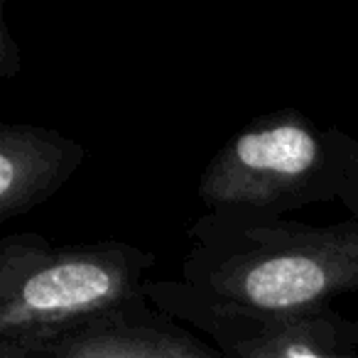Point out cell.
<instances>
[{
  "mask_svg": "<svg viewBox=\"0 0 358 358\" xmlns=\"http://www.w3.org/2000/svg\"><path fill=\"white\" fill-rule=\"evenodd\" d=\"M182 282L253 309H309L358 294V214L331 224L209 211L187 229Z\"/></svg>",
  "mask_w": 358,
  "mask_h": 358,
  "instance_id": "cell-1",
  "label": "cell"
},
{
  "mask_svg": "<svg viewBox=\"0 0 358 358\" xmlns=\"http://www.w3.org/2000/svg\"><path fill=\"white\" fill-rule=\"evenodd\" d=\"M79 140L30 123L0 125V221L27 216L45 204L84 164Z\"/></svg>",
  "mask_w": 358,
  "mask_h": 358,
  "instance_id": "cell-6",
  "label": "cell"
},
{
  "mask_svg": "<svg viewBox=\"0 0 358 358\" xmlns=\"http://www.w3.org/2000/svg\"><path fill=\"white\" fill-rule=\"evenodd\" d=\"M159 255L123 241L52 245L45 236L0 241V358H37L40 348L113 309L148 299Z\"/></svg>",
  "mask_w": 358,
  "mask_h": 358,
  "instance_id": "cell-2",
  "label": "cell"
},
{
  "mask_svg": "<svg viewBox=\"0 0 358 358\" xmlns=\"http://www.w3.org/2000/svg\"><path fill=\"white\" fill-rule=\"evenodd\" d=\"M155 309L211 338L224 358H358V319L331 304L309 309H253L189 287L150 280Z\"/></svg>",
  "mask_w": 358,
  "mask_h": 358,
  "instance_id": "cell-4",
  "label": "cell"
},
{
  "mask_svg": "<svg viewBox=\"0 0 358 358\" xmlns=\"http://www.w3.org/2000/svg\"><path fill=\"white\" fill-rule=\"evenodd\" d=\"M196 196L204 214L287 216L317 204L358 214V138L297 108L255 115L214 152Z\"/></svg>",
  "mask_w": 358,
  "mask_h": 358,
  "instance_id": "cell-3",
  "label": "cell"
},
{
  "mask_svg": "<svg viewBox=\"0 0 358 358\" xmlns=\"http://www.w3.org/2000/svg\"><path fill=\"white\" fill-rule=\"evenodd\" d=\"M20 47L13 40L8 17L3 13V17H0V79L8 81L13 76H17L20 74Z\"/></svg>",
  "mask_w": 358,
  "mask_h": 358,
  "instance_id": "cell-7",
  "label": "cell"
},
{
  "mask_svg": "<svg viewBox=\"0 0 358 358\" xmlns=\"http://www.w3.org/2000/svg\"><path fill=\"white\" fill-rule=\"evenodd\" d=\"M37 358H224V353L143 299L76 324L47 341Z\"/></svg>",
  "mask_w": 358,
  "mask_h": 358,
  "instance_id": "cell-5",
  "label": "cell"
}]
</instances>
